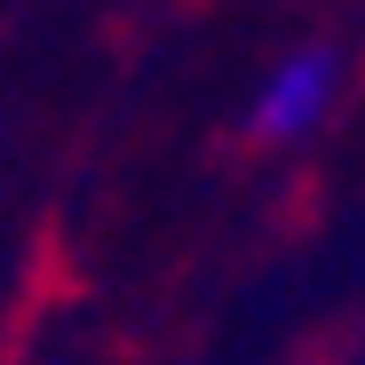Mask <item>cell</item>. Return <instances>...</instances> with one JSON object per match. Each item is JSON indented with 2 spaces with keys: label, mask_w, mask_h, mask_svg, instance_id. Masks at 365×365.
<instances>
[{
  "label": "cell",
  "mask_w": 365,
  "mask_h": 365,
  "mask_svg": "<svg viewBox=\"0 0 365 365\" xmlns=\"http://www.w3.org/2000/svg\"><path fill=\"white\" fill-rule=\"evenodd\" d=\"M334 96H341V56H334V48H294L286 64H270V80L255 88L247 128H255L262 143H302V135L326 128Z\"/></svg>",
  "instance_id": "6da1fadb"
}]
</instances>
